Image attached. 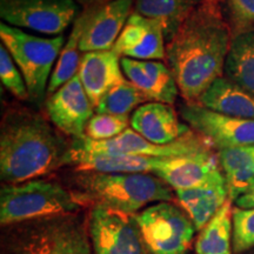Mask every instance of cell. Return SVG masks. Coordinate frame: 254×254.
Listing matches in <instances>:
<instances>
[{
  "label": "cell",
  "instance_id": "cell-1",
  "mask_svg": "<svg viewBox=\"0 0 254 254\" xmlns=\"http://www.w3.org/2000/svg\"><path fill=\"white\" fill-rule=\"evenodd\" d=\"M232 37L226 0H204L167 41V65L187 103L222 77Z\"/></svg>",
  "mask_w": 254,
  "mask_h": 254
},
{
  "label": "cell",
  "instance_id": "cell-2",
  "mask_svg": "<svg viewBox=\"0 0 254 254\" xmlns=\"http://www.w3.org/2000/svg\"><path fill=\"white\" fill-rule=\"evenodd\" d=\"M68 150L40 114L9 110L0 129V178L6 185L38 179L66 165Z\"/></svg>",
  "mask_w": 254,
  "mask_h": 254
},
{
  "label": "cell",
  "instance_id": "cell-3",
  "mask_svg": "<svg viewBox=\"0 0 254 254\" xmlns=\"http://www.w3.org/2000/svg\"><path fill=\"white\" fill-rule=\"evenodd\" d=\"M1 254H93L88 221L75 213L8 225Z\"/></svg>",
  "mask_w": 254,
  "mask_h": 254
},
{
  "label": "cell",
  "instance_id": "cell-4",
  "mask_svg": "<svg viewBox=\"0 0 254 254\" xmlns=\"http://www.w3.org/2000/svg\"><path fill=\"white\" fill-rule=\"evenodd\" d=\"M77 190L82 205L106 206L136 214L152 202L173 201L172 189L152 173L78 172Z\"/></svg>",
  "mask_w": 254,
  "mask_h": 254
},
{
  "label": "cell",
  "instance_id": "cell-5",
  "mask_svg": "<svg viewBox=\"0 0 254 254\" xmlns=\"http://www.w3.org/2000/svg\"><path fill=\"white\" fill-rule=\"evenodd\" d=\"M82 205L73 190L50 180L33 179L0 190L2 227L38 219L80 213Z\"/></svg>",
  "mask_w": 254,
  "mask_h": 254
},
{
  "label": "cell",
  "instance_id": "cell-6",
  "mask_svg": "<svg viewBox=\"0 0 254 254\" xmlns=\"http://www.w3.org/2000/svg\"><path fill=\"white\" fill-rule=\"evenodd\" d=\"M0 39L23 74L30 99L40 105L47 93L53 66L66 44L65 36L38 37L1 23Z\"/></svg>",
  "mask_w": 254,
  "mask_h": 254
},
{
  "label": "cell",
  "instance_id": "cell-7",
  "mask_svg": "<svg viewBox=\"0 0 254 254\" xmlns=\"http://www.w3.org/2000/svg\"><path fill=\"white\" fill-rule=\"evenodd\" d=\"M151 254H186L196 228L180 206L161 201L135 214Z\"/></svg>",
  "mask_w": 254,
  "mask_h": 254
},
{
  "label": "cell",
  "instance_id": "cell-8",
  "mask_svg": "<svg viewBox=\"0 0 254 254\" xmlns=\"http://www.w3.org/2000/svg\"><path fill=\"white\" fill-rule=\"evenodd\" d=\"M71 147L88 153L126 154L150 158H179L214 148L195 132H189L178 140L167 145H157L146 140L139 133L127 128L116 138L105 141H93L84 136L74 139Z\"/></svg>",
  "mask_w": 254,
  "mask_h": 254
},
{
  "label": "cell",
  "instance_id": "cell-9",
  "mask_svg": "<svg viewBox=\"0 0 254 254\" xmlns=\"http://www.w3.org/2000/svg\"><path fill=\"white\" fill-rule=\"evenodd\" d=\"M93 254H151L135 214L93 206L88 217Z\"/></svg>",
  "mask_w": 254,
  "mask_h": 254
},
{
  "label": "cell",
  "instance_id": "cell-10",
  "mask_svg": "<svg viewBox=\"0 0 254 254\" xmlns=\"http://www.w3.org/2000/svg\"><path fill=\"white\" fill-rule=\"evenodd\" d=\"M78 11L75 0H0V17L6 24L47 36H63Z\"/></svg>",
  "mask_w": 254,
  "mask_h": 254
},
{
  "label": "cell",
  "instance_id": "cell-11",
  "mask_svg": "<svg viewBox=\"0 0 254 254\" xmlns=\"http://www.w3.org/2000/svg\"><path fill=\"white\" fill-rule=\"evenodd\" d=\"M180 116L193 131L219 151L254 146V120L234 118L206 109L198 103H186Z\"/></svg>",
  "mask_w": 254,
  "mask_h": 254
},
{
  "label": "cell",
  "instance_id": "cell-12",
  "mask_svg": "<svg viewBox=\"0 0 254 254\" xmlns=\"http://www.w3.org/2000/svg\"><path fill=\"white\" fill-rule=\"evenodd\" d=\"M45 107L50 122L74 139L84 138L95 110L78 74L47 97Z\"/></svg>",
  "mask_w": 254,
  "mask_h": 254
},
{
  "label": "cell",
  "instance_id": "cell-13",
  "mask_svg": "<svg viewBox=\"0 0 254 254\" xmlns=\"http://www.w3.org/2000/svg\"><path fill=\"white\" fill-rule=\"evenodd\" d=\"M132 4L133 0H112L85 8V25L79 45L81 52L112 50L132 13Z\"/></svg>",
  "mask_w": 254,
  "mask_h": 254
},
{
  "label": "cell",
  "instance_id": "cell-14",
  "mask_svg": "<svg viewBox=\"0 0 254 254\" xmlns=\"http://www.w3.org/2000/svg\"><path fill=\"white\" fill-rule=\"evenodd\" d=\"M165 44L166 38L160 21L133 11L112 50L122 58L161 62L166 59Z\"/></svg>",
  "mask_w": 254,
  "mask_h": 254
},
{
  "label": "cell",
  "instance_id": "cell-15",
  "mask_svg": "<svg viewBox=\"0 0 254 254\" xmlns=\"http://www.w3.org/2000/svg\"><path fill=\"white\" fill-rule=\"evenodd\" d=\"M127 80L138 88L147 100L172 105L180 91L168 65L160 60L120 59Z\"/></svg>",
  "mask_w": 254,
  "mask_h": 254
},
{
  "label": "cell",
  "instance_id": "cell-16",
  "mask_svg": "<svg viewBox=\"0 0 254 254\" xmlns=\"http://www.w3.org/2000/svg\"><path fill=\"white\" fill-rule=\"evenodd\" d=\"M221 171L218 153L209 148L186 157L164 159L153 174L178 190L202 185Z\"/></svg>",
  "mask_w": 254,
  "mask_h": 254
},
{
  "label": "cell",
  "instance_id": "cell-17",
  "mask_svg": "<svg viewBox=\"0 0 254 254\" xmlns=\"http://www.w3.org/2000/svg\"><path fill=\"white\" fill-rule=\"evenodd\" d=\"M129 124L133 131L157 145L171 144L190 132L189 126L179 122L172 105L157 101L139 106Z\"/></svg>",
  "mask_w": 254,
  "mask_h": 254
},
{
  "label": "cell",
  "instance_id": "cell-18",
  "mask_svg": "<svg viewBox=\"0 0 254 254\" xmlns=\"http://www.w3.org/2000/svg\"><path fill=\"white\" fill-rule=\"evenodd\" d=\"M120 59L113 50L82 55L78 75L94 109L111 88L126 81Z\"/></svg>",
  "mask_w": 254,
  "mask_h": 254
},
{
  "label": "cell",
  "instance_id": "cell-19",
  "mask_svg": "<svg viewBox=\"0 0 254 254\" xmlns=\"http://www.w3.org/2000/svg\"><path fill=\"white\" fill-rule=\"evenodd\" d=\"M176 196L178 204L189 215L196 231H201L230 199L222 171L202 185L176 190Z\"/></svg>",
  "mask_w": 254,
  "mask_h": 254
},
{
  "label": "cell",
  "instance_id": "cell-20",
  "mask_svg": "<svg viewBox=\"0 0 254 254\" xmlns=\"http://www.w3.org/2000/svg\"><path fill=\"white\" fill-rule=\"evenodd\" d=\"M163 160L139 155L88 153L71 146L66 155V165H73L77 172L154 173Z\"/></svg>",
  "mask_w": 254,
  "mask_h": 254
},
{
  "label": "cell",
  "instance_id": "cell-21",
  "mask_svg": "<svg viewBox=\"0 0 254 254\" xmlns=\"http://www.w3.org/2000/svg\"><path fill=\"white\" fill-rule=\"evenodd\" d=\"M196 103L225 116L254 120V94L226 77L215 79Z\"/></svg>",
  "mask_w": 254,
  "mask_h": 254
},
{
  "label": "cell",
  "instance_id": "cell-22",
  "mask_svg": "<svg viewBox=\"0 0 254 254\" xmlns=\"http://www.w3.org/2000/svg\"><path fill=\"white\" fill-rule=\"evenodd\" d=\"M224 73L225 77L254 94V27L233 32Z\"/></svg>",
  "mask_w": 254,
  "mask_h": 254
},
{
  "label": "cell",
  "instance_id": "cell-23",
  "mask_svg": "<svg viewBox=\"0 0 254 254\" xmlns=\"http://www.w3.org/2000/svg\"><path fill=\"white\" fill-rule=\"evenodd\" d=\"M233 207L230 199L200 231L195 240L196 254H232Z\"/></svg>",
  "mask_w": 254,
  "mask_h": 254
},
{
  "label": "cell",
  "instance_id": "cell-24",
  "mask_svg": "<svg viewBox=\"0 0 254 254\" xmlns=\"http://www.w3.org/2000/svg\"><path fill=\"white\" fill-rule=\"evenodd\" d=\"M202 1L204 0H135L134 12L160 21L167 43Z\"/></svg>",
  "mask_w": 254,
  "mask_h": 254
},
{
  "label": "cell",
  "instance_id": "cell-25",
  "mask_svg": "<svg viewBox=\"0 0 254 254\" xmlns=\"http://www.w3.org/2000/svg\"><path fill=\"white\" fill-rule=\"evenodd\" d=\"M84 25L85 17L81 13L75 19L68 40L66 41L65 46H64L62 53L59 56L58 62H57L55 68H53L49 87H47V95L49 97L78 74L81 62V51L79 49V45H80V38L82 30H84Z\"/></svg>",
  "mask_w": 254,
  "mask_h": 254
},
{
  "label": "cell",
  "instance_id": "cell-26",
  "mask_svg": "<svg viewBox=\"0 0 254 254\" xmlns=\"http://www.w3.org/2000/svg\"><path fill=\"white\" fill-rule=\"evenodd\" d=\"M146 100L145 95L134 85L126 80L111 88L95 107V111L97 113L128 117L133 110L141 106Z\"/></svg>",
  "mask_w": 254,
  "mask_h": 254
},
{
  "label": "cell",
  "instance_id": "cell-27",
  "mask_svg": "<svg viewBox=\"0 0 254 254\" xmlns=\"http://www.w3.org/2000/svg\"><path fill=\"white\" fill-rule=\"evenodd\" d=\"M128 128V117L95 113L86 126L85 136L93 141H105L116 138Z\"/></svg>",
  "mask_w": 254,
  "mask_h": 254
},
{
  "label": "cell",
  "instance_id": "cell-28",
  "mask_svg": "<svg viewBox=\"0 0 254 254\" xmlns=\"http://www.w3.org/2000/svg\"><path fill=\"white\" fill-rule=\"evenodd\" d=\"M0 79L6 90L11 92L15 98L20 100L30 99L23 74L2 44L0 46Z\"/></svg>",
  "mask_w": 254,
  "mask_h": 254
},
{
  "label": "cell",
  "instance_id": "cell-29",
  "mask_svg": "<svg viewBox=\"0 0 254 254\" xmlns=\"http://www.w3.org/2000/svg\"><path fill=\"white\" fill-rule=\"evenodd\" d=\"M254 247V208H233V252L243 254Z\"/></svg>",
  "mask_w": 254,
  "mask_h": 254
},
{
  "label": "cell",
  "instance_id": "cell-30",
  "mask_svg": "<svg viewBox=\"0 0 254 254\" xmlns=\"http://www.w3.org/2000/svg\"><path fill=\"white\" fill-rule=\"evenodd\" d=\"M226 9L233 32L254 27V0H226Z\"/></svg>",
  "mask_w": 254,
  "mask_h": 254
},
{
  "label": "cell",
  "instance_id": "cell-31",
  "mask_svg": "<svg viewBox=\"0 0 254 254\" xmlns=\"http://www.w3.org/2000/svg\"><path fill=\"white\" fill-rule=\"evenodd\" d=\"M234 204L238 208H243V209H250V208H254V186L251 189L249 192L239 196Z\"/></svg>",
  "mask_w": 254,
  "mask_h": 254
},
{
  "label": "cell",
  "instance_id": "cell-32",
  "mask_svg": "<svg viewBox=\"0 0 254 254\" xmlns=\"http://www.w3.org/2000/svg\"><path fill=\"white\" fill-rule=\"evenodd\" d=\"M78 1L80 2L85 8H88V7H93V6L106 4V2L112 1V0H78Z\"/></svg>",
  "mask_w": 254,
  "mask_h": 254
},
{
  "label": "cell",
  "instance_id": "cell-33",
  "mask_svg": "<svg viewBox=\"0 0 254 254\" xmlns=\"http://www.w3.org/2000/svg\"><path fill=\"white\" fill-rule=\"evenodd\" d=\"M250 254H254V251H252V252H251Z\"/></svg>",
  "mask_w": 254,
  "mask_h": 254
}]
</instances>
